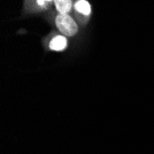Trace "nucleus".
<instances>
[{"label":"nucleus","instance_id":"1","mask_svg":"<svg viewBox=\"0 0 154 154\" xmlns=\"http://www.w3.org/2000/svg\"><path fill=\"white\" fill-rule=\"evenodd\" d=\"M55 25L57 29L66 36H73L78 32V25L68 15H59L55 18Z\"/></svg>","mask_w":154,"mask_h":154},{"label":"nucleus","instance_id":"2","mask_svg":"<svg viewBox=\"0 0 154 154\" xmlns=\"http://www.w3.org/2000/svg\"><path fill=\"white\" fill-rule=\"evenodd\" d=\"M50 49L54 51H62L66 47V39L64 36L54 37L50 43Z\"/></svg>","mask_w":154,"mask_h":154},{"label":"nucleus","instance_id":"3","mask_svg":"<svg viewBox=\"0 0 154 154\" xmlns=\"http://www.w3.org/2000/svg\"><path fill=\"white\" fill-rule=\"evenodd\" d=\"M54 4L57 11H59V13L62 15H67V13L70 11L72 8V2L69 0H57L54 2Z\"/></svg>","mask_w":154,"mask_h":154},{"label":"nucleus","instance_id":"4","mask_svg":"<svg viewBox=\"0 0 154 154\" xmlns=\"http://www.w3.org/2000/svg\"><path fill=\"white\" fill-rule=\"evenodd\" d=\"M75 8L78 12L83 14V15H89L91 13V5L89 2L84 1V0H80L75 4Z\"/></svg>","mask_w":154,"mask_h":154},{"label":"nucleus","instance_id":"5","mask_svg":"<svg viewBox=\"0 0 154 154\" xmlns=\"http://www.w3.org/2000/svg\"><path fill=\"white\" fill-rule=\"evenodd\" d=\"M48 3H51V2H49V1H37V4L40 6H44V5L48 4Z\"/></svg>","mask_w":154,"mask_h":154}]
</instances>
